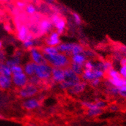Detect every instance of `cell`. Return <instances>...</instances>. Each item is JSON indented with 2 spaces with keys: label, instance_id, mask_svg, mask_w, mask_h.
I'll return each instance as SVG.
<instances>
[{
  "label": "cell",
  "instance_id": "obj_1",
  "mask_svg": "<svg viewBox=\"0 0 126 126\" xmlns=\"http://www.w3.org/2000/svg\"><path fill=\"white\" fill-rule=\"evenodd\" d=\"M47 63L53 68H60L65 69L68 67L70 63V61L66 54L64 53H59L52 55L44 54Z\"/></svg>",
  "mask_w": 126,
  "mask_h": 126
},
{
  "label": "cell",
  "instance_id": "obj_2",
  "mask_svg": "<svg viewBox=\"0 0 126 126\" xmlns=\"http://www.w3.org/2000/svg\"><path fill=\"white\" fill-rule=\"evenodd\" d=\"M64 70V79L59 83V88L61 90H68L74 86L75 84L80 81V76L77 75L70 67H67Z\"/></svg>",
  "mask_w": 126,
  "mask_h": 126
},
{
  "label": "cell",
  "instance_id": "obj_3",
  "mask_svg": "<svg viewBox=\"0 0 126 126\" xmlns=\"http://www.w3.org/2000/svg\"><path fill=\"white\" fill-rule=\"evenodd\" d=\"M52 69L48 63L35 64L34 75L40 80H48L51 78Z\"/></svg>",
  "mask_w": 126,
  "mask_h": 126
},
{
  "label": "cell",
  "instance_id": "obj_4",
  "mask_svg": "<svg viewBox=\"0 0 126 126\" xmlns=\"http://www.w3.org/2000/svg\"><path fill=\"white\" fill-rule=\"evenodd\" d=\"M105 72L99 69H94L93 70L84 69L82 74V78L84 81H91L95 79H102L104 78Z\"/></svg>",
  "mask_w": 126,
  "mask_h": 126
},
{
  "label": "cell",
  "instance_id": "obj_5",
  "mask_svg": "<svg viewBox=\"0 0 126 126\" xmlns=\"http://www.w3.org/2000/svg\"><path fill=\"white\" fill-rule=\"evenodd\" d=\"M51 22L59 35L64 33L66 26V22L64 19H62L57 14H54L51 16Z\"/></svg>",
  "mask_w": 126,
  "mask_h": 126
},
{
  "label": "cell",
  "instance_id": "obj_6",
  "mask_svg": "<svg viewBox=\"0 0 126 126\" xmlns=\"http://www.w3.org/2000/svg\"><path fill=\"white\" fill-rule=\"evenodd\" d=\"M38 92V88L35 85H32L28 83L24 87L21 88L19 90V94L22 98L24 99H28V98L33 97L35 94Z\"/></svg>",
  "mask_w": 126,
  "mask_h": 126
},
{
  "label": "cell",
  "instance_id": "obj_7",
  "mask_svg": "<svg viewBox=\"0 0 126 126\" xmlns=\"http://www.w3.org/2000/svg\"><path fill=\"white\" fill-rule=\"evenodd\" d=\"M12 84L18 88H23L28 83V78L24 72L12 74Z\"/></svg>",
  "mask_w": 126,
  "mask_h": 126
},
{
  "label": "cell",
  "instance_id": "obj_8",
  "mask_svg": "<svg viewBox=\"0 0 126 126\" xmlns=\"http://www.w3.org/2000/svg\"><path fill=\"white\" fill-rule=\"evenodd\" d=\"M30 57L32 62L35 64H43L48 63L45 56L41 51L35 47L30 49Z\"/></svg>",
  "mask_w": 126,
  "mask_h": 126
},
{
  "label": "cell",
  "instance_id": "obj_9",
  "mask_svg": "<svg viewBox=\"0 0 126 126\" xmlns=\"http://www.w3.org/2000/svg\"><path fill=\"white\" fill-rule=\"evenodd\" d=\"M51 79L56 83H60L64 79V70L60 68H53L51 71Z\"/></svg>",
  "mask_w": 126,
  "mask_h": 126
},
{
  "label": "cell",
  "instance_id": "obj_10",
  "mask_svg": "<svg viewBox=\"0 0 126 126\" xmlns=\"http://www.w3.org/2000/svg\"><path fill=\"white\" fill-rule=\"evenodd\" d=\"M57 32H52L49 35V37L46 39V44L48 46L57 47L59 44H61V40Z\"/></svg>",
  "mask_w": 126,
  "mask_h": 126
},
{
  "label": "cell",
  "instance_id": "obj_11",
  "mask_svg": "<svg viewBox=\"0 0 126 126\" xmlns=\"http://www.w3.org/2000/svg\"><path fill=\"white\" fill-rule=\"evenodd\" d=\"M40 103L39 101L35 98H28L23 102V107L27 110H33L39 107Z\"/></svg>",
  "mask_w": 126,
  "mask_h": 126
},
{
  "label": "cell",
  "instance_id": "obj_12",
  "mask_svg": "<svg viewBox=\"0 0 126 126\" xmlns=\"http://www.w3.org/2000/svg\"><path fill=\"white\" fill-rule=\"evenodd\" d=\"M87 83L86 81H81L75 84L73 87L68 90V92L71 95H78L86 89Z\"/></svg>",
  "mask_w": 126,
  "mask_h": 126
},
{
  "label": "cell",
  "instance_id": "obj_13",
  "mask_svg": "<svg viewBox=\"0 0 126 126\" xmlns=\"http://www.w3.org/2000/svg\"><path fill=\"white\" fill-rule=\"evenodd\" d=\"M75 44V43H61L57 46V49L59 53H64L67 56H71V53Z\"/></svg>",
  "mask_w": 126,
  "mask_h": 126
},
{
  "label": "cell",
  "instance_id": "obj_14",
  "mask_svg": "<svg viewBox=\"0 0 126 126\" xmlns=\"http://www.w3.org/2000/svg\"><path fill=\"white\" fill-rule=\"evenodd\" d=\"M53 25L51 21H49L47 19H44L41 21L40 24H39V30L43 34L49 33L53 29Z\"/></svg>",
  "mask_w": 126,
  "mask_h": 126
},
{
  "label": "cell",
  "instance_id": "obj_15",
  "mask_svg": "<svg viewBox=\"0 0 126 126\" xmlns=\"http://www.w3.org/2000/svg\"><path fill=\"white\" fill-rule=\"evenodd\" d=\"M12 85L11 76L0 74V88L3 90L9 89Z\"/></svg>",
  "mask_w": 126,
  "mask_h": 126
},
{
  "label": "cell",
  "instance_id": "obj_16",
  "mask_svg": "<svg viewBox=\"0 0 126 126\" xmlns=\"http://www.w3.org/2000/svg\"><path fill=\"white\" fill-rule=\"evenodd\" d=\"M113 68V64L109 61H102V62H98L95 63V69H99L104 72H107L109 70Z\"/></svg>",
  "mask_w": 126,
  "mask_h": 126
},
{
  "label": "cell",
  "instance_id": "obj_17",
  "mask_svg": "<svg viewBox=\"0 0 126 126\" xmlns=\"http://www.w3.org/2000/svg\"><path fill=\"white\" fill-rule=\"evenodd\" d=\"M21 53L20 52H18L12 58L5 61V63L10 68L13 66L19 65L21 63Z\"/></svg>",
  "mask_w": 126,
  "mask_h": 126
},
{
  "label": "cell",
  "instance_id": "obj_18",
  "mask_svg": "<svg viewBox=\"0 0 126 126\" xmlns=\"http://www.w3.org/2000/svg\"><path fill=\"white\" fill-rule=\"evenodd\" d=\"M30 33H28V28L25 25H21L18 29V38L19 40L23 42L28 38Z\"/></svg>",
  "mask_w": 126,
  "mask_h": 126
},
{
  "label": "cell",
  "instance_id": "obj_19",
  "mask_svg": "<svg viewBox=\"0 0 126 126\" xmlns=\"http://www.w3.org/2000/svg\"><path fill=\"white\" fill-rule=\"evenodd\" d=\"M35 63L32 62L26 63L23 67V72L26 74V75L28 77H30L34 75L35 73Z\"/></svg>",
  "mask_w": 126,
  "mask_h": 126
},
{
  "label": "cell",
  "instance_id": "obj_20",
  "mask_svg": "<svg viewBox=\"0 0 126 126\" xmlns=\"http://www.w3.org/2000/svg\"><path fill=\"white\" fill-rule=\"evenodd\" d=\"M86 60H87V58L86 57V56L83 53L77 54L72 56V63L78 64V65H80L83 66Z\"/></svg>",
  "mask_w": 126,
  "mask_h": 126
},
{
  "label": "cell",
  "instance_id": "obj_21",
  "mask_svg": "<svg viewBox=\"0 0 126 126\" xmlns=\"http://www.w3.org/2000/svg\"><path fill=\"white\" fill-rule=\"evenodd\" d=\"M0 74L12 76L11 68L8 67L5 62H0Z\"/></svg>",
  "mask_w": 126,
  "mask_h": 126
},
{
  "label": "cell",
  "instance_id": "obj_22",
  "mask_svg": "<svg viewBox=\"0 0 126 126\" xmlns=\"http://www.w3.org/2000/svg\"><path fill=\"white\" fill-rule=\"evenodd\" d=\"M42 53L43 54H46V55H52V54H57L59 53V52L58 51L57 47H53V46H46L44 47L42 50Z\"/></svg>",
  "mask_w": 126,
  "mask_h": 126
},
{
  "label": "cell",
  "instance_id": "obj_23",
  "mask_svg": "<svg viewBox=\"0 0 126 126\" xmlns=\"http://www.w3.org/2000/svg\"><path fill=\"white\" fill-rule=\"evenodd\" d=\"M70 68L78 76H81L84 71V67L82 65H78V64L72 63L70 65Z\"/></svg>",
  "mask_w": 126,
  "mask_h": 126
},
{
  "label": "cell",
  "instance_id": "obj_24",
  "mask_svg": "<svg viewBox=\"0 0 126 126\" xmlns=\"http://www.w3.org/2000/svg\"><path fill=\"white\" fill-rule=\"evenodd\" d=\"M36 41L34 39V38H28L26 39V40L23 42V47L26 49H30V48L35 47V44H36Z\"/></svg>",
  "mask_w": 126,
  "mask_h": 126
},
{
  "label": "cell",
  "instance_id": "obj_25",
  "mask_svg": "<svg viewBox=\"0 0 126 126\" xmlns=\"http://www.w3.org/2000/svg\"><path fill=\"white\" fill-rule=\"evenodd\" d=\"M107 74L108 76V78L109 79H117L121 77L118 70L114 68H112L110 70H109L107 72Z\"/></svg>",
  "mask_w": 126,
  "mask_h": 126
},
{
  "label": "cell",
  "instance_id": "obj_26",
  "mask_svg": "<svg viewBox=\"0 0 126 126\" xmlns=\"http://www.w3.org/2000/svg\"><path fill=\"white\" fill-rule=\"evenodd\" d=\"M102 110L101 109L99 108H95V109H92V110H88L87 111V115L89 116V117H96V116H99L101 114H102Z\"/></svg>",
  "mask_w": 126,
  "mask_h": 126
},
{
  "label": "cell",
  "instance_id": "obj_27",
  "mask_svg": "<svg viewBox=\"0 0 126 126\" xmlns=\"http://www.w3.org/2000/svg\"><path fill=\"white\" fill-rule=\"evenodd\" d=\"M84 51V47L82 46L81 45L75 43V46L74 47V49L72 50V53H71V56L75 55L77 54H80L82 53Z\"/></svg>",
  "mask_w": 126,
  "mask_h": 126
},
{
  "label": "cell",
  "instance_id": "obj_28",
  "mask_svg": "<svg viewBox=\"0 0 126 126\" xmlns=\"http://www.w3.org/2000/svg\"><path fill=\"white\" fill-rule=\"evenodd\" d=\"M25 11L28 14L34 15L36 12L37 10H36V8H35L34 5H33L32 4H29L28 5H26Z\"/></svg>",
  "mask_w": 126,
  "mask_h": 126
},
{
  "label": "cell",
  "instance_id": "obj_29",
  "mask_svg": "<svg viewBox=\"0 0 126 126\" xmlns=\"http://www.w3.org/2000/svg\"><path fill=\"white\" fill-rule=\"evenodd\" d=\"M84 69L93 70L95 69V62L91 60H86L83 65Z\"/></svg>",
  "mask_w": 126,
  "mask_h": 126
},
{
  "label": "cell",
  "instance_id": "obj_30",
  "mask_svg": "<svg viewBox=\"0 0 126 126\" xmlns=\"http://www.w3.org/2000/svg\"><path fill=\"white\" fill-rule=\"evenodd\" d=\"M82 105L84 107L87 108L88 110H92V109L97 108L96 106L95 102H88V101H84L82 102Z\"/></svg>",
  "mask_w": 126,
  "mask_h": 126
},
{
  "label": "cell",
  "instance_id": "obj_31",
  "mask_svg": "<svg viewBox=\"0 0 126 126\" xmlns=\"http://www.w3.org/2000/svg\"><path fill=\"white\" fill-rule=\"evenodd\" d=\"M12 70V74H18L23 72V67H21L20 65H15L11 67Z\"/></svg>",
  "mask_w": 126,
  "mask_h": 126
},
{
  "label": "cell",
  "instance_id": "obj_32",
  "mask_svg": "<svg viewBox=\"0 0 126 126\" xmlns=\"http://www.w3.org/2000/svg\"><path fill=\"white\" fill-rule=\"evenodd\" d=\"M39 81H40V79L37 76H35V75H34L29 78L28 83H30V84H32V85H34L36 86L37 85H38V83H39Z\"/></svg>",
  "mask_w": 126,
  "mask_h": 126
},
{
  "label": "cell",
  "instance_id": "obj_33",
  "mask_svg": "<svg viewBox=\"0 0 126 126\" xmlns=\"http://www.w3.org/2000/svg\"><path fill=\"white\" fill-rule=\"evenodd\" d=\"M72 16H73V19H74V22L75 24L77 25H80L82 22V19L80 16L76 12H74L72 14Z\"/></svg>",
  "mask_w": 126,
  "mask_h": 126
},
{
  "label": "cell",
  "instance_id": "obj_34",
  "mask_svg": "<svg viewBox=\"0 0 126 126\" xmlns=\"http://www.w3.org/2000/svg\"><path fill=\"white\" fill-rule=\"evenodd\" d=\"M95 104L97 108L99 109H101V110H103L105 108L107 107V102H105L104 101H97L96 102H95Z\"/></svg>",
  "mask_w": 126,
  "mask_h": 126
},
{
  "label": "cell",
  "instance_id": "obj_35",
  "mask_svg": "<svg viewBox=\"0 0 126 126\" xmlns=\"http://www.w3.org/2000/svg\"><path fill=\"white\" fill-rule=\"evenodd\" d=\"M118 72L120 74L121 78L126 79V65H122L120 67V69L118 70Z\"/></svg>",
  "mask_w": 126,
  "mask_h": 126
},
{
  "label": "cell",
  "instance_id": "obj_36",
  "mask_svg": "<svg viewBox=\"0 0 126 126\" xmlns=\"http://www.w3.org/2000/svg\"><path fill=\"white\" fill-rule=\"evenodd\" d=\"M91 85L93 87H96V86H99L101 83V79H95L91 80Z\"/></svg>",
  "mask_w": 126,
  "mask_h": 126
},
{
  "label": "cell",
  "instance_id": "obj_37",
  "mask_svg": "<svg viewBox=\"0 0 126 126\" xmlns=\"http://www.w3.org/2000/svg\"><path fill=\"white\" fill-rule=\"evenodd\" d=\"M119 110H120V108L117 104H112L109 106V110L113 112H117L119 111Z\"/></svg>",
  "mask_w": 126,
  "mask_h": 126
},
{
  "label": "cell",
  "instance_id": "obj_38",
  "mask_svg": "<svg viewBox=\"0 0 126 126\" xmlns=\"http://www.w3.org/2000/svg\"><path fill=\"white\" fill-rule=\"evenodd\" d=\"M82 53L84 54L86 58L87 57H93V56H94V53H93V52H92V51H89V50H86V51H84V50L83 53Z\"/></svg>",
  "mask_w": 126,
  "mask_h": 126
},
{
  "label": "cell",
  "instance_id": "obj_39",
  "mask_svg": "<svg viewBox=\"0 0 126 126\" xmlns=\"http://www.w3.org/2000/svg\"><path fill=\"white\" fill-rule=\"evenodd\" d=\"M6 61V56L4 52L0 51V62H5Z\"/></svg>",
  "mask_w": 126,
  "mask_h": 126
},
{
  "label": "cell",
  "instance_id": "obj_40",
  "mask_svg": "<svg viewBox=\"0 0 126 126\" xmlns=\"http://www.w3.org/2000/svg\"><path fill=\"white\" fill-rule=\"evenodd\" d=\"M16 5H17V6L18 7H19V8H24V7H25L26 6V4L25 3H24V2L23 1H17V3H16Z\"/></svg>",
  "mask_w": 126,
  "mask_h": 126
},
{
  "label": "cell",
  "instance_id": "obj_41",
  "mask_svg": "<svg viewBox=\"0 0 126 126\" xmlns=\"http://www.w3.org/2000/svg\"><path fill=\"white\" fill-rule=\"evenodd\" d=\"M120 53L122 54H124V57L126 58V46H123L120 48Z\"/></svg>",
  "mask_w": 126,
  "mask_h": 126
},
{
  "label": "cell",
  "instance_id": "obj_42",
  "mask_svg": "<svg viewBox=\"0 0 126 126\" xmlns=\"http://www.w3.org/2000/svg\"><path fill=\"white\" fill-rule=\"evenodd\" d=\"M118 95H120L124 99H126V91H120L119 90Z\"/></svg>",
  "mask_w": 126,
  "mask_h": 126
},
{
  "label": "cell",
  "instance_id": "obj_43",
  "mask_svg": "<svg viewBox=\"0 0 126 126\" xmlns=\"http://www.w3.org/2000/svg\"><path fill=\"white\" fill-rule=\"evenodd\" d=\"M120 65L121 66L126 65V57H123L121 60H120Z\"/></svg>",
  "mask_w": 126,
  "mask_h": 126
},
{
  "label": "cell",
  "instance_id": "obj_44",
  "mask_svg": "<svg viewBox=\"0 0 126 126\" xmlns=\"http://www.w3.org/2000/svg\"><path fill=\"white\" fill-rule=\"evenodd\" d=\"M119 90H120V91H126V85H125V86H122V88H120V89H119Z\"/></svg>",
  "mask_w": 126,
  "mask_h": 126
},
{
  "label": "cell",
  "instance_id": "obj_45",
  "mask_svg": "<svg viewBox=\"0 0 126 126\" xmlns=\"http://www.w3.org/2000/svg\"><path fill=\"white\" fill-rule=\"evenodd\" d=\"M45 1H47L48 3H53V2H54L55 0H45Z\"/></svg>",
  "mask_w": 126,
  "mask_h": 126
},
{
  "label": "cell",
  "instance_id": "obj_46",
  "mask_svg": "<svg viewBox=\"0 0 126 126\" xmlns=\"http://www.w3.org/2000/svg\"><path fill=\"white\" fill-rule=\"evenodd\" d=\"M3 47V42L0 40V49Z\"/></svg>",
  "mask_w": 126,
  "mask_h": 126
},
{
  "label": "cell",
  "instance_id": "obj_47",
  "mask_svg": "<svg viewBox=\"0 0 126 126\" xmlns=\"http://www.w3.org/2000/svg\"><path fill=\"white\" fill-rule=\"evenodd\" d=\"M5 1V0H0V1Z\"/></svg>",
  "mask_w": 126,
  "mask_h": 126
},
{
  "label": "cell",
  "instance_id": "obj_48",
  "mask_svg": "<svg viewBox=\"0 0 126 126\" xmlns=\"http://www.w3.org/2000/svg\"></svg>",
  "mask_w": 126,
  "mask_h": 126
}]
</instances>
